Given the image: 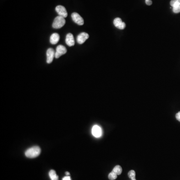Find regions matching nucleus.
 <instances>
[{
    "instance_id": "obj_7",
    "label": "nucleus",
    "mask_w": 180,
    "mask_h": 180,
    "mask_svg": "<svg viewBox=\"0 0 180 180\" xmlns=\"http://www.w3.org/2000/svg\"><path fill=\"white\" fill-rule=\"evenodd\" d=\"M54 57H55V52L52 48H49L47 51V62L48 64H51Z\"/></svg>"
},
{
    "instance_id": "obj_22",
    "label": "nucleus",
    "mask_w": 180,
    "mask_h": 180,
    "mask_svg": "<svg viewBox=\"0 0 180 180\" xmlns=\"http://www.w3.org/2000/svg\"><path fill=\"white\" fill-rule=\"evenodd\" d=\"M131 180H136V178L135 179H131Z\"/></svg>"
},
{
    "instance_id": "obj_12",
    "label": "nucleus",
    "mask_w": 180,
    "mask_h": 180,
    "mask_svg": "<svg viewBox=\"0 0 180 180\" xmlns=\"http://www.w3.org/2000/svg\"><path fill=\"white\" fill-rule=\"evenodd\" d=\"M49 175L51 180H59V177L57 175L55 171L51 170L49 172Z\"/></svg>"
},
{
    "instance_id": "obj_5",
    "label": "nucleus",
    "mask_w": 180,
    "mask_h": 180,
    "mask_svg": "<svg viewBox=\"0 0 180 180\" xmlns=\"http://www.w3.org/2000/svg\"><path fill=\"white\" fill-rule=\"evenodd\" d=\"M56 11L58 14L59 16H62L63 17L66 18L68 16V13L66 9L64 6L59 5L56 7Z\"/></svg>"
},
{
    "instance_id": "obj_20",
    "label": "nucleus",
    "mask_w": 180,
    "mask_h": 180,
    "mask_svg": "<svg viewBox=\"0 0 180 180\" xmlns=\"http://www.w3.org/2000/svg\"><path fill=\"white\" fill-rule=\"evenodd\" d=\"M62 180H72L69 176H67L64 177V178H63Z\"/></svg>"
},
{
    "instance_id": "obj_8",
    "label": "nucleus",
    "mask_w": 180,
    "mask_h": 180,
    "mask_svg": "<svg viewBox=\"0 0 180 180\" xmlns=\"http://www.w3.org/2000/svg\"><path fill=\"white\" fill-rule=\"evenodd\" d=\"M114 25L116 28L120 30L124 29L126 27V24L123 22L120 18H117L114 19Z\"/></svg>"
},
{
    "instance_id": "obj_19",
    "label": "nucleus",
    "mask_w": 180,
    "mask_h": 180,
    "mask_svg": "<svg viewBox=\"0 0 180 180\" xmlns=\"http://www.w3.org/2000/svg\"><path fill=\"white\" fill-rule=\"evenodd\" d=\"M145 2H146V4L148 6H150L152 4V2L151 0H146Z\"/></svg>"
},
{
    "instance_id": "obj_17",
    "label": "nucleus",
    "mask_w": 180,
    "mask_h": 180,
    "mask_svg": "<svg viewBox=\"0 0 180 180\" xmlns=\"http://www.w3.org/2000/svg\"><path fill=\"white\" fill-rule=\"evenodd\" d=\"M173 11L174 13L178 14L180 13V5L173 7Z\"/></svg>"
},
{
    "instance_id": "obj_13",
    "label": "nucleus",
    "mask_w": 180,
    "mask_h": 180,
    "mask_svg": "<svg viewBox=\"0 0 180 180\" xmlns=\"http://www.w3.org/2000/svg\"><path fill=\"white\" fill-rule=\"evenodd\" d=\"M112 171L114 172L117 175H120L122 172V168L120 165H117L114 167Z\"/></svg>"
},
{
    "instance_id": "obj_3",
    "label": "nucleus",
    "mask_w": 180,
    "mask_h": 180,
    "mask_svg": "<svg viewBox=\"0 0 180 180\" xmlns=\"http://www.w3.org/2000/svg\"><path fill=\"white\" fill-rule=\"evenodd\" d=\"M72 19L73 21L80 26L83 25L84 23V21L83 19L77 13H73L71 15Z\"/></svg>"
},
{
    "instance_id": "obj_14",
    "label": "nucleus",
    "mask_w": 180,
    "mask_h": 180,
    "mask_svg": "<svg viewBox=\"0 0 180 180\" xmlns=\"http://www.w3.org/2000/svg\"><path fill=\"white\" fill-rule=\"evenodd\" d=\"M117 176L118 175L116 173H114V172L112 171L109 174L108 177H109V179L110 180H114L117 178Z\"/></svg>"
},
{
    "instance_id": "obj_21",
    "label": "nucleus",
    "mask_w": 180,
    "mask_h": 180,
    "mask_svg": "<svg viewBox=\"0 0 180 180\" xmlns=\"http://www.w3.org/2000/svg\"><path fill=\"white\" fill-rule=\"evenodd\" d=\"M65 174H66V175L67 176H70V173H69V172H66Z\"/></svg>"
},
{
    "instance_id": "obj_1",
    "label": "nucleus",
    "mask_w": 180,
    "mask_h": 180,
    "mask_svg": "<svg viewBox=\"0 0 180 180\" xmlns=\"http://www.w3.org/2000/svg\"><path fill=\"white\" fill-rule=\"evenodd\" d=\"M40 148L38 146H34L28 149L25 152V155L29 158H35L39 156L41 153Z\"/></svg>"
},
{
    "instance_id": "obj_4",
    "label": "nucleus",
    "mask_w": 180,
    "mask_h": 180,
    "mask_svg": "<svg viewBox=\"0 0 180 180\" xmlns=\"http://www.w3.org/2000/svg\"><path fill=\"white\" fill-rule=\"evenodd\" d=\"M67 49L64 46L60 45L58 46V47H57L56 51L55 52V58L56 59H58L59 57L63 55L64 54L67 53Z\"/></svg>"
},
{
    "instance_id": "obj_16",
    "label": "nucleus",
    "mask_w": 180,
    "mask_h": 180,
    "mask_svg": "<svg viewBox=\"0 0 180 180\" xmlns=\"http://www.w3.org/2000/svg\"><path fill=\"white\" fill-rule=\"evenodd\" d=\"M128 176L131 179H135L136 177V173L135 171L131 170L128 173Z\"/></svg>"
},
{
    "instance_id": "obj_9",
    "label": "nucleus",
    "mask_w": 180,
    "mask_h": 180,
    "mask_svg": "<svg viewBox=\"0 0 180 180\" xmlns=\"http://www.w3.org/2000/svg\"><path fill=\"white\" fill-rule=\"evenodd\" d=\"M92 133L95 137H100L102 135V129L98 125H95L92 128Z\"/></svg>"
},
{
    "instance_id": "obj_6",
    "label": "nucleus",
    "mask_w": 180,
    "mask_h": 180,
    "mask_svg": "<svg viewBox=\"0 0 180 180\" xmlns=\"http://www.w3.org/2000/svg\"><path fill=\"white\" fill-rule=\"evenodd\" d=\"M89 38V35L88 34L85 32H82L77 36V41L79 44H82Z\"/></svg>"
},
{
    "instance_id": "obj_2",
    "label": "nucleus",
    "mask_w": 180,
    "mask_h": 180,
    "mask_svg": "<svg viewBox=\"0 0 180 180\" xmlns=\"http://www.w3.org/2000/svg\"><path fill=\"white\" fill-rule=\"evenodd\" d=\"M66 23V20L65 18L62 16H58L55 18L53 22V28L54 29H60L62 28Z\"/></svg>"
},
{
    "instance_id": "obj_11",
    "label": "nucleus",
    "mask_w": 180,
    "mask_h": 180,
    "mask_svg": "<svg viewBox=\"0 0 180 180\" xmlns=\"http://www.w3.org/2000/svg\"><path fill=\"white\" fill-rule=\"evenodd\" d=\"M59 40H60L59 35L57 33H54L51 36L50 42L52 44L55 45L58 43Z\"/></svg>"
},
{
    "instance_id": "obj_18",
    "label": "nucleus",
    "mask_w": 180,
    "mask_h": 180,
    "mask_svg": "<svg viewBox=\"0 0 180 180\" xmlns=\"http://www.w3.org/2000/svg\"><path fill=\"white\" fill-rule=\"evenodd\" d=\"M176 118L177 120L180 122V111L177 113L176 115Z\"/></svg>"
},
{
    "instance_id": "obj_15",
    "label": "nucleus",
    "mask_w": 180,
    "mask_h": 180,
    "mask_svg": "<svg viewBox=\"0 0 180 180\" xmlns=\"http://www.w3.org/2000/svg\"><path fill=\"white\" fill-rule=\"evenodd\" d=\"M170 5L172 7L180 5V0H172L170 2Z\"/></svg>"
},
{
    "instance_id": "obj_10",
    "label": "nucleus",
    "mask_w": 180,
    "mask_h": 180,
    "mask_svg": "<svg viewBox=\"0 0 180 180\" xmlns=\"http://www.w3.org/2000/svg\"><path fill=\"white\" fill-rule=\"evenodd\" d=\"M66 43L69 47H72L75 45V40L73 35L71 33L68 34L66 38Z\"/></svg>"
}]
</instances>
